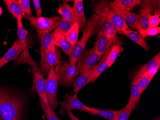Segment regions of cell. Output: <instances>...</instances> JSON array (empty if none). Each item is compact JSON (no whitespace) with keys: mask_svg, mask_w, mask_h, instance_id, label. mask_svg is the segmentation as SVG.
I'll return each instance as SVG.
<instances>
[{"mask_svg":"<svg viewBox=\"0 0 160 120\" xmlns=\"http://www.w3.org/2000/svg\"><path fill=\"white\" fill-rule=\"evenodd\" d=\"M24 105L19 95L0 86V120H22Z\"/></svg>","mask_w":160,"mask_h":120,"instance_id":"6da1fadb","label":"cell"},{"mask_svg":"<svg viewBox=\"0 0 160 120\" xmlns=\"http://www.w3.org/2000/svg\"><path fill=\"white\" fill-rule=\"evenodd\" d=\"M98 16L93 13L88 20L86 21V24L83 29L82 37L73 48L72 55L69 57V63L77 65L78 60L82 52L85 50L89 40L96 32H98Z\"/></svg>","mask_w":160,"mask_h":120,"instance_id":"7a4b0ae2","label":"cell"},{"mask_svg":"<svg viewBox=\"0 0 160 120\" xmlns=\"http://www.w3.org/2000/svg\"><path fill=\"white\" fill-rule=\"evenodd\" d=\"M61 18L62 17L59 16L52 18L25 16L24 18L30 22V25L36 30L38 39L40 40L41 36L43 34L49 33L53 30H54Z\"/></svg>","mask_w":160,"mask_h":120,"instance_id":"3957f363","label":"cell"},{"mask_svg":"<svg viewBox=\"0 0 160 120\" xmlns=\"http://www.w3.org/2000/svg\"><path fill=\"white\" fill-rule=\"evenodd\" d=\"M59 84L55 67H52L49 68L46 80V95L49 106L54 111L59 105L57 99Z\"/></svg>","mask_w":160,"mask_h":120,"instance_id":"277c9868","label":"cell"},{"mask_svg":"<svg viewBox=\"0 0 160 120\" xmlns=\"http://www.w3.org/2000/svg\"><path fill=\"white\" fill-rule=\"evenodd\" d=\"M55 70L62 86L69 87L72 85L77 74L76 65L61 61Z\"/></svg>","mask_w":160,"mask_h":120,"instance_id":"5b68a950","label":"cell"},{"mask_svg":"<svg viewBox=\"0 0 160 120\" xmlns=\"http://www.w3.org/2000/svg\"><path fill=\"white\" fill-rule=\"evenodd\" d=\"M102 57L96 50L93 46L89 50H84L82 52L77 63V74L76 76L88 71L99 61Z\"/></svg>","mask_w":160,"mask_h":120,"instance_id":"8992f818","label":"cell"},{"mask_svg":"<svg viewBox=\"0 0 160 120\" xmlns=\"http://www.w3.org/2000/svg\"><path fill=\"white\" fill-rule=\"evenodd\" d=\"M159 1H142L139 14V25L138 29L146 30L149 29V19L153 14L152 12L160 9Z\"/></svg>","mask_w":160,"mask_h":120,"instance_id":"52a82bcc","label":"cell"},{"mask_svg":"<svg viewBox=\"0 0 160 120\" xmlns=\"http://www.w3.org/2000/svg\"><path fill=\"white\" fill-rule=\"evenodd\" d=\"M109 3L108 1L101 2L94 6V9L104 13L117 30H130L123 18L109 7Z\"/></svg>","mask_w":160,"mask_h":120,"instance_id":"ba28073f","label":"cell"},{"mask_svg":"<svg viewBox=\"0 0 160 120\" xmlns=\"http://www.w3.org/2000/svg\"><path fill=\"white\" fill-rule=\"evenodd\" d=\"M93 12L99 17L98 31L105 33L110 42L114 44H120L117 37V29L104 13L98 10H93Z\"/></svg>","mask_w":160,"mask_h":120,"instance_id":"9c48e42d","label":"cell"},{"mask_svg":"<svg viewBox=\"0 0 160 120\" xmlns=\"http://www.w3.org/2000/svg\"><path fill=\"white\" fill-rule=\"evenodd\" d=\"M33 82L31 91L37 92L39 99L42 100L46 106H49L46 95V80L40 68L37 66L33 68Z\"/></svg>","mask_w":160,"mask_h":120,"instance_id":"30bf717a","label":"cell"},{"mask_svg":"<svg viewBox=\"0 0 160 120\" xmlns=\"http://www.w3.org/2000/svg\"><path fill=\"white\" fill-rule=\"evenodd\" d=\"M60 103L61 108L59 112V115H62L75 110L85 112L88 107L78 99L77 94L72 96L66 94L64 97L63 101Z\"/></svg>","mask_w":160,"mask_h":120,"instance_id":"8fae6325","label":"cell"},{"mask_svg":"<svg viewBox=\"0 0 160 120\" xmlns=\"http://www.w3.org/2000/svg\"><path fill=\"white\" fill-rule=\"evenodd\" d=\"M39 40L40 41L39 54L41 56L40 69L43 76H45L48 75L50 68L47 62L46 51L47 49L55 45L53 42L52 34L49 33L43 34Z\"/></svg>","mask_w":160,"mask_h":120,"instance_id":"7c38bea8","label":"cell"},{"mask_svg":"<svg viewBox=\"0 0 160 120\" xmlns=\"http://www.w3.org/2000/svg\"><path fill=\"white\" fill-rule=\"evenodd\" d=\"M109 6L123 18L128 26L134 30L138 29L140 19V16L138 14L120 9L113 5L111 2L109 3Z\"/></svg>","mask_w":160,"mask_h":120,"instance_id":"4fadbf2b","label":"cell"},{"mask_svg":"<svg viewBox=\"0 0 160 120\" xmlns=\"http://www.w3.org/2000/svg\"><path fill=\"white\" fill-rule=\"evenodd\" d=\"M53 42L55 46L61 48L69 57L72 55L73 47L69 43L66 38V34L59 30L55 29L52 34Z\"/></svg>","mask_w":160,"mask_h":120,"instance_id":"5bb4252c","label":"cell"},{"mask_svg":"<svg viewBox=\"0 0 160 120\" xmlns=\"http://www.w3.org/2000/svg\"><path fill=\"white\" fill-rule=\"evenodd\" d=\"M160 67V53L156 55L146 64L143 65L138 72L136 76L137 77L144 76L153 75L155 76Z\"/></svg>","mask_w":160,"mask_h":120,"instance_id":"9a60e30c","label":"cell"},{"mask_svg":"<svg viewBox=\"0 0 160 120\" xmlns=\"http://www.w3.org/2000/svg\"><path fill=\"white\" fill-rule=\"evenodd\" d=\"M96 68V65L94 66L88 71L80 75L79 77L74 80L72 84L73 88L72 93L78 94V93L82 88L91 82Z\"/></svg>","mask_w":160,"mask_h":120,"instance_id":"2e32d148","label":"cell"},{"mask_svg":"<svg viewBox=\"0 0 160 120\" xmlns=\"http://www.w3.org/2000/svg\"><path fill=\"white\" fill-rule=\"evenodd\" d=\"M23 51H25V49L18 39H17L14 41L12 47L4 54L3 56L0 58L1 68L8 62L16 60L21 52Z\"/></svg>","mask_w":160,"mask_h":120,"instance_id":"e0dca14e","label":"cell"},{"mask_svg":"<svg viewBox=\"0 0 160 120\" xmlns=\"http://www.w3.org/2000/svg\"><path fill=\"white\" fill-rule=\"evenodd\" d=\"M97 38H96V43L94 47L96 48L97 52L103 57L107 50L110 47L114 45L113 43L110 42L109 40L107 35L102 31H98Z\"/></svg>","mask_w":160,"mask_h":120,"instance_id":"ac0fdd59","label":"cell"},{"mask_svg":"<svg viewBox=\"0 0 160 120\" xmlns=\"http://www.w3.org/2000/svg\"><path fill=\"white\" fill-rule=\"evenodd\" d=\"M117 33L119 34L125 35L128 37V38L138 44L146 51H148L150 50V47L147 42L145 40V39L143 38L140 34L136 31L131 29L121 30H117Z\"/></svg>","mask_w":160,"mask_h":120,"instance_id":"d6986e66","label":"cell"},{"mask_svg":"<svg viewBox=\"0 0 160 120\" xmlns=\"http://www.w3.org/2000/svg\"><path fill=\"white\" fill-rule=\"evenodd\" d=\"M56 11L64 19L71 22L73 24L77 22L74 10L70 4L67 3V2H64L60 4L57 8Z\"/></svg>","mask_w":160,"mask_h":120,"instance_id":"ffe728a7","label":"cell"},{"mask_svg":"<svg viewBox=\"0 0 160 120\" xmlns=\"http://www.w3.org/2000/svg\"><path fill=\"white\" fill-rule=\"evenodd\" d=\"M73 9L76 20L80 25V29L83 30L87 20L84 14L83 1L82 0L73 1Z\"/></svg>","mask_w":160,"mask_h":120,"instance_id":"44dd1931","label":"cell"},{"mask_svg":"<svg viewBox=\"0 0 160 120\" xmlns=\"http://www.w3.org/2000/svg\"><path fill=\"white\" fill-rule=\"evenodd\" d=\"M119 110H102L88 107L85 112L93 115H98L108 120H117Z\"/></svg>","mask_w":160,"mask_h":120,"instance_id":"7402d4cb","label":"cell"},{"mask_svg":"<svg viewBox=\"0 0 160 120\" xmlns=\"http://www.w3.org/2000/svg\"><path fill=\"white\" fill-rule=\"evenodd\" d=\"M46 55L47 62L49 68L57 65L62 61L60 50L55 45L46 50Z\"/></svg>","mask_w":160,"mask_h":120,"instance_id":"603a6c76","label":"cell"},{"mask_svg":"<svg viewBox=\"0 0 160 120\" xmlns=\"http://www.w3.org/2000/svg\"><path fill=\"white\" fill-rule=\"evenodd\" d=\"M141 94L140 88L137 83L136 76H135L132 81L130 98L128 104L134 110L141 98Z\"/></svg>","mask_w":160,"mask_h":120,"instance_id":"cb8c5ba5","label":"cell"},{"mask_svg":"<svg viewBox=\"0 0 160 120\" xmlns=\"http://www.w3.org/2000/svg\"><path fill=\"white\" fill-rule=\"evenodd\" d=\"M3 3H5L7 8L8 9L10 12L12 14L15 18L18 19V18H22L25 16V13L23 12L20 5L16 0H4Z\"/></svg>","mask_w":160,"mask_h":120,"instance_id":"d4e9b609","label":"cell"},{"mask_svg":"<svg viewBox=\"0 0 160 120\" xmlns=\"http://www.w3.org/2000/svg\"><path fill=\"white\" fill-rule=\"evenodd\" d=\"M110 47L108 50L106 51L104 54V55L102 57V59L101 60L99 64L96 65V68L95 71H94V74H93V76H92V79L91 82L92 83H93L101 75L102 73H103L105 71L108 66V55L109 53L111 50L112 46Z\"/></svg>","mask_w":160,"mask_h":120,"instance_id":"484cf974","label":"cell"},{"mask_svg":"<svg viewBox=\"0 0 160 120\" xmlns=\"http://www.w3.org/2000/svg\"><path fill=\"white\" fill-rule=\"evenodd\" d=\"M111 3L116 7L123 10L130 12L137 5H141V0H116L111 2Z\"/></svg>","mask_w":160,"mask_h":120,"instance_id":"4316f807","label":"cell"},{"mask_svg":"<svg viewBox=\"0 0 160 120\" xmlns=\"http://www.w3.org/2000/svg\"><path fill=\"white\" fill-rule=\"evenodd\" d=\"M80 29V25L79 23L76 22L73 23L71 29L66 33L67 40L73 47L78 42V35Z\"/></svg>","mask_w":160,"mask_h":120,"instance_id":"83f0119b","label":"cell"},{"mask_svg":"<svg viewBox=\"0 0 160 120\" xmlns=\"http://www.w3.org/2000/svg\"><path fill=\"white\" fill-rule=\"evenodd\" d=\"M123 50L124 48L121 46L120 44H114L108 55V68H110L113 65L118 57L120 55V54Z\"/></svg>","mask_w":160,"mask_h":120,"instance_id":"f1b7e54d","label":"cell"},{"mask_svg":"<svg viewBox=\"0 0 160 120\" xmlns=\"http://www.w3.org/2000/svg\"><path fill=\"white\" fill-rule=\"evenodd\" d=\"M154 76H153V75L144 76L139 77H137L136 76L137 83L140 88L141 95L143 93L147 86L150 84L152 80L154 78Z\"/></svg>","mask_w":160,"mask_h":120,"instance_id":"f546056e","label":"cell"},{"mask_svg":"<svg viewBox=\"0 0 160 120\" xmlns=\"http://www.w3.org/2000/svg\"><path fill=\"white\" fill-rule=\"evenodd\" d=\"M42 110L48 120H60L55 113L53 110L49 106H46L41 100H40Z\"/></svg>","mask_w":160,"mask_h":120,"instance_id":"4dcf8cb0","label":"cell"},{"mask_svg":"<svg viewBox=\"0 0 160 120\" xmlns=\"http://www.w3.org/2000/svg\"><path fill=\"white\" fill-rule=\"evenodd\" d=\"M133 110L132 106L127 104L124 108L119 110V113L117 116V120H128L129 116L132 114Z\"/></svg>","mask_w":160,"mask_h":120,"instance_id":"1f68e13d","label":"cell"},{"mask_svg":"<svg viewBox=\"0 0 160 120\" xmlns=\"http://www.w3.org/2000/svg\"><path fill=\"white\" fill-rule=\"evenodd\" d=\"M140 35L145 39L148 36H154L158 35L160 32V28L159 27L149 28L146 30H138Z\"/></svg>","mask_w":160,"mask_h":120,"instance_id":"d6a6232c","label":"cell"},{"mask_svg":"<svg viewBox=\"0 0 160 120\" xmlns=\"http://www.w3.org/2000/svg\"><path fill=\"white\" fill-rule=\"evenodd\" d=\"M72 25H73V23L64 19L62 18L58 23L55 29L59 30L60 31L66 34L69 31V30L71 29Z\"/></svg>","mask_w":160,"mask_h":120,"instance_id":"836d02e7","label":"cell"},{"mask_svg":"<svg viewBox=\"0 0 160 120\" xmlns=\"http://www.w3.org/2000/svg\"><path fill=\"white\" fill-rule=\"evenodd\" d=\"M18 2L23 10L25 16H28V17L33 16L31 12L29 0H18Z\"/></svg>","mask_w":160,"mask_h":120,"instance_id":"e575fe53","label":"cell"},{"mask_svg":"<svg viewBox=\"0 0 160 120\" xmlns=\"http://www.w3.org/2000/svg\"><path fill=\"white\" fill-rule=\"evenodd\" d=\"M160 9L155 12L154 15L151 16L149 19V27H158L160 22Z\"/></svg>","mask_w":160,"mask_h":120,"instance_id":"d590c367","label":"cell"},{"mask_svg":"<svg viewBox=\"0 0 160 120\" xmlns=\"http://www.w3.org/2000/svg\"><path fill=\"white\" fill-rule=\"evenodd\" d=\"M33 4L36 9V13L37 17H41L42 13V9H41V4L39 0H33Z\"/></svg>","mask_w":160,"mask_h":120,"instance_id":"8d00e7d4","label":"cell"},{"mask_svg":"<svg viewBox=\"0 0 160 120\" xmlns=\"http://www.w3.org/2000/svg\"><path fill=\"white\" fill-rule=\"evenodd\" d=\"M68 117L70 118L72 120H79L73 113H72V112H68Z\"/></svg>","mask_w":160,"mask_h":120,"instance_id":"74e56055","label":"cell"},{"mask_svg":"<svg viewBox=\"0 0 160 120\" xmlns=\"http://www.w3.org/2000/svg\"><path fill=\"white\" fill-rule=\"evenodd\" d=\"M2 13V10L1 8L0 7V16L1 15Z\"/></svg>","mask_w":160,"mask_h":120,"instance_id":"f35d334b","label":"cell"},{"mask_svg":"<svg viewBox=\"0 0 160 120\" xmlns=\"http://www.w3.org/2000/svg\"><path fill=\"white\" fill-rule=\"evenodd\" d=\"M160 120V119H158V120Z\"/></svg>","mask_w":160,"mask_h":120,"instance_id":"ab89813d","label":"cell"},{"mask_svg":"<svg viewBox=\"0 0 160 120\" xmlns=\"http://www.w3.org/2000/svg\"><path fill=\"white\" fill-rule=\"evenodd\" d=\"M0 68H1V67H0Z\"/></svg>","mask_w":160,"mask_h":120,"instance_id":"60d3db41","label":"cell"}]
</instances>
